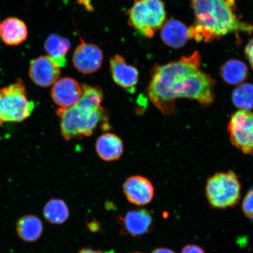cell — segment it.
Wrapping results in <instances>:
<instances>
[{
    "label": "cell",
    "instance_id": "1",
    "mask_svg": "<svg viewBox=\"0 0 253 253\" xmlns=\"http://www.w3.org/2000/svg\"><path fill=\"white\" fill-rule=\"evenodd\" d=\"M201 59L195 52L178 61L154 66L147 87L152 103L164 115H171L175 101L185 98L210 106L215 99L213 79L200 70Z\"/></svg>",
    "mask_w": 253,
    "mask_h": 253
},
{
    "label": "cell",
    "instance_id": "2",
    "mask_svg": "<svg viewBox=\"0 0 253 253\" xmlns=\"http://www.w3.org/2000/svg\"><path fill=\"white\" fill-rule=\"evenodd\" d=\"M192 5L196 20L188 28L189 39L209 42L232 33H253V25L234 12L235 0H192Z\"/></svg>",
    "mask_w": 253,
    "mask_h": 253
},
{
    "label": "cell",
    "instance_id": "3",
    "mask_svg": "<svg viewBox=\"0 0 253 253\" xmlns=\"http://www.w3.org/2000/svg\"><path fill=\"white\" fill-rule=\"evenodd\" d=\"M56 113L60 119L61 134L66 141L83 136L88 137L93 134L100 125L104 129L109 128L103 107L91 111L81 110L75 106L68 109L59 108Z\"/></svg>",
    "mask_w": 253,
    "mask_h": 253
},
{
    "label": "cell",
    "instance_id": "4",
    "mask_svg": "<svg viewBox=\"0 0 253 253\" xmlns=\"http://www.w3.org/2000/svg\"><path fill=\"white\" fill-rule=\"evenodd\" d=\"M34 107L35 103L29 99L21 79L0 88V126L25 121L31 115Z\"/></svg>",
    "mask_w": 253,
    "mask_h": 253
},
{
    "label": "cell",
    "instance_id": "5",
    "mask_svg": "<svg viewBox=\"0 0 253 253\" xmlns=\"http://www.w3.org/2000/svg\"><path fill=\"white\" fill-rule=\"evenodd\" d=\"M126 15L132 28L147 38H153L166 20L165 5L162 0H134Z\"/></svg>",
    "mask_w": 253,
    "mask_h": 253
},
{
    "label": "cell",
    "instance_id": "6",
    "mask_svg": "<svg viewBox=\"0 0 253 253\" xmlns=\"http://www.w3.org/2000/svg\"><path fill=\"white\" fill-rule=\"evenodd\" d=\"M241 189L238 176L229 170L216 173L208 179L206 195L211 207L226 209L235 207L238 203Z\"/></svg>",
    "mask_w": 253,
    "mask_h": 253
},
{
    "label": "cell",
    "instance_id": "7",
    "mask_svg": "<svg viewBox=\"0 0 253 253\" xmlns=\"http://www.w3.org/2000/svg\"><path fill=\"white\" fill-rule=\"evenodd\" d=\"M234 146L245 154H253V113L239 110L233 113L227 126Z\"/></svg>",
    "mask_w": 253,
    "mask_h": 253
},
{
    "label": "cell",
    "instance_id": "8",
    "mask_svg": "<svg viewBox=\"0 0 253 253\" xmlns=\"http://www.w3.org/2000/svg\"><path fill=\"white\" fill-rule=\"evenodd\" d=\"M81 41L73 54V64L81 74H92L102 67L104 58L102 50L96 44L87 43L81 38Z\"/></svg>",
    "mask_w": 253,
    "mask_h": 253
},
{
    "label": "cell",
    "instance_id": "9",
    "mask_svg": "<svg viewBox=\"0 0 253 253\" xmlns=\"http://www.w3.org/2000/svg\"><path fill=\"white\" fill-rule=\"evenodd\" d=\"M61 68L49 56H41L30 63L29 76L35 84L47 87L58 81Z\"/></svg>",
    "mask_w": 253,
    "mask_h": 253
},
{
    "label": "cell",
    "instance_id": "10",
    "mask_svg": "<svg viewBox=\"0 0 253 253\" xmlns=\"http://www.w3.org/2000/svg\"><path fill=\"white\" fill-rule=\"evenodd\" d=\"M110 71L113 80L120 87L133 93L139 81L137 68L126 62L124 57L117 54L110 60Z\"/></svg>",
    "mask_w": 253,
    "mask_h": 253
},
{
    "label": "cell",
    "instance_id": "11",
    "mask_svg": "<svg viewBox=\"0 0 253 253\" xmlns=\"http://www.w3.org/2000/svg\"><path fill=\"white\" fill-rule=\"evenodd\" d=\"M123 192L130 203L137 206H145L153 200L154 188L147 178L140 175L129 177L123 186Z\"/></svg>",
    "mask_w": 253,
    "mask_h": 253
},
{
    "label": "cell",
    "instance_id": "12",
    "mask_svg": "<svg viewBox=\"0 0 253 253\" xmlns=\"http://www.w3.org/2000/svg\"><path fill=\"white\" fill-rule=\"evenodd\" d=\"M82 93V86L72 78L65 77L59 79L51 89L53 102L59 108L68 109L78 103Z\"/></svg>",
    "mask_w": 253,
    "mask_h": 253
},
{
    "label": "cell",
    "instance_id": "13",
    "mask_svg": "<svg viewBox=\"0 0 253 253\" xmlns=\"http://www.w3.org/2000/svg\"><path fill=\"white\" fill-rule=\"evenodd\" d=\"M95 148L101 159L107 162L118 160L124 151L122 139L111 132L101 135L97 139Z\"/></svg>",
    "mask_w": 253,
    "mask_h": 253
},
{
    "label": "cell",
    "instance_id": "14",
    "mask_svg": "<svg viewBox=\"0 0 253 253\" xmlns=\"http://www.w3.org/2000/svg\"><path fill=\"white\" fill-rule=\"evenodd\" d=\"M153 217L149 211L141 210L128 211L123 220L125 229L129 235L140 236L150 232Z\"/></svg>",
    "mask_w": 253,
    "mask_h": 253
},
{
    "label": "cell",
    "instance_id": "15",
    "mask_svg": "<svg viewBox=\"0 0 253 253\" xmlns=\"http://www.w3.org/2000/svg\"><path fill=\"white\" fill-rule=\"evenodd\" d=\"M161 37L167 46L180 48L189 39L188 28L181 21L170 19L161 28Z\"/></svg>",
    "mask_w": 253,
    "mask_h": 253
},
{
    "label": "cell",
    "instance_id": "16",
    "mask_svg": "<svg viewBox=\"0 0 253 253\" xmlns=\"http://www.w3.org/2000/svg\"><path fill=\"white\" fill-rule=\"evenodd\" d=\"M0 35L2 41L7 45H18L27 39V27L24 22L20 19L8 18L1 25Z\"/></svg>",
    "mask_w": 253,
    "mask_h": 253
},
{
    "label": "cell",
    "instance_id": "17",
    "mask_svg": "<svg viewBox=\"0 0 253 253\" xmlns=\"http://www.w3.org/2000/svg\"><path fill=\"white\" fill-rule=\"evenodd\" d=\"M44 46L50 58L60 68L65 67L67 63L66 55L71 48L69 41L58 34H53L47 38Z\"/></svg>",
    "mask_w": 253,
    "mask_h": 253
},
{
    "label": "cell",
    "instance_id": "18",
    "mask_svg": "<svg viewBox=\"0 0 253 253\" xmlns=\"http://www.w3.org/2000/svg\"><path fill=\"white\" fill-rule=\"evenodd\" d=\"M249 69L244 62L230 59L221 66L220 75L224 82L230 85H240L248 77Z\"/></svg>",
    "mask_w": 253,
    "mask_h": 253
},
{
    "label": "cell",
    "instance_id": "19",
    "mask_svg": "<svg viewBox=\"0 0 253 253\" xmlns=\"http://www.w3.org/2000/svg\"><path fill=\"white\" fill-rule=\"evenodd\" d=\"M17 231L21 239L25 242H33L42 235L43 224L39 218L34 215H27L18 221Z\"/></svg>",
    "mask_w": 253,
    "mask_h": 253
},
{
    "label": "cell",
    "instance_id": "20",
    "mask_svg": "<svg viewBox=\"0 0 253 253\" xmlns=\"http://www.w3.org/2000/svg\"><path fill=\"white\" fill-rule=\"evenodd\" d=\"M103 98V91L99 87L83 84L80 99L75 106L81 110H98L102 108Z\"/></svg>",
    "mask_w": 253,
    "mask_h": 253
},
{
    "label": "cell",
    "instance_id": "21",
    "mask_svg": "<svg viewBox=\"0 0 253 253\" xmlns=\"http://www.w3.org/2000/svg\"><path fill=\"white\" fill-rule=\"evenodd\" d=\"M68 205L61 199H53L47 202L43 208V216L53 224L64 223L69 217Z\"/></svg>",
    "mask_w": 253,
    "mask_h": 253
},
{
    "label": "cell",
    "instance_id": "22",
    "mask_svg": "<svg viewBox=\"0 0 253 253\" xmlns=\"http://www.w3.org/2000/svg\"><path fill=\"white\" fill-rule=\"evenodd\" d=\"M232 102L237 108L240 110H251L253 109V84H240L233 90Z\"/></svg>",
    "mask_w": 253,
    "mask_h": 253
},
{
    "label": "cell",
    "instance_id": "23",
    "mask_svg": "<svg viewBox=\"0 0 253 253\" xmlns=\"http://www.w3.org/2000/svg\"><path fill=\"white\" fill-rule=\"evenodd\" d=\"M242 210L246 216L253 220V189L246 194L243 202Z\"/></svg>",
    "mask_w": 253,
    "mask_h": 253
},
{
    "label": "cell",
    "instance_id": "24",
    "mask_svg": "<svg viewBox=\"0 0 253 253\" xmlns=\"http://www.w3.org/2000/svg\"><path fill=\"white\" fill-rule=\"evenodd\" d=\"M245 55L253 69V38L249 41L245 48Z\"/></svg>",
    "mask_w": 253,
    "mask_h": 253
},
{
    "label": "cell",
    "instance_id": "25",
    "mask_svg": "<svg viewBox=\"0 0 253 253\" xmlns=\"http://www.w3.org/2000/svg\"><path fill=\"white\" fill-rule=\"evenodd\" d=\"M182 253H205L200 247L194 245H189L184 247Z\"/></svg>",
    "mask_w": 253,
    "mask_h": 253
},
{
    "label": "cell",
    "instance_id": "26",
    "mask_svg": "<svg viewBox=\"0 0 253 253\" xmlns=\"http://www.w3.org/2000/svg\"><path fill=\"white\" fill-rule=\"evenodd\" d=\"M151 253H176L169 249L167 248H158L154 250Z\"/></svg>",
    "mask_w": 253,
    "mask_h": 253
},
{
    "label": "cell",
    "instance_id": "27",
    "mask_svg": "<svg viewBox=\"0 0 253 253\" xmlns=\"http://www.w3.org/2000/svg\"><path fill=\"white\" fill-rule=\"evenodd\" d=\"M79 253H103L100 251L98 250H93L91 249H84L81 250Z\"/></svg>",
    "mask_w": 253,
    "mask_h": 253
},
{
    "label": "cell",
    "instance_id": "28",
    "mask_svg": "<svg viewBox=\"0 0 253 253\" xmlns=\"http://www.w3.org/2000/svg\"><path fill=\"white\" fill-rule=\"evenodd\" d=\"M79 4L84 5L88 9H91L92 6L90 4L89 0H78Z\"/></svg>",
    "mask_w": 253,
    "mask_h": 253
},
{
    "label": "cell",
    "instance_id": "29",
    "mask_svg": "<svg viewBox=\"0 0 253 253\" xmlns=\"http://www.w3.org/2000/svg\"><path fill=\"white\" fill-rule=\"evenodd\" d=\"M0 29H1V24H0Z\"/></svg>",
    "mask_w": 253,
    "mask_h": 253
},
{
    "label": "cell",
    "instance_id": "30",
    "mask_svg": "<svg viewBox=\"0 0 253 253\" xmlns=\"http://www.w3.org/2000/svg\"></svg>",
    "mask_w": 253,
    "mask_h": 253
}]
</instances>
